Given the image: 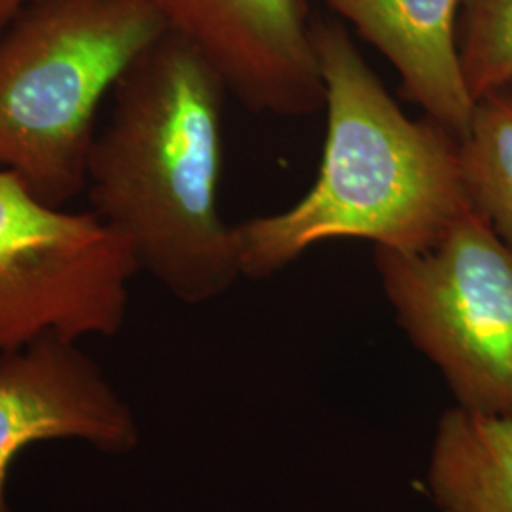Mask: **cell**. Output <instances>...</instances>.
Returning a JSON list of instances; mask_svg holds the SVG:
<instances>
[{
	"label": "cell",
	"instance_id": "obj_1",
	"mask_svg": "<svg viewBox=\"0 0 512 512\" xmlns=\"http://www.w3.org/2000/svg\"><path fill=\"white\" fill-rule=\"evenodd\" d=\"M228 95L211 63L167 31L116 84L86 165L90 211L184 304L211 302L243 277L219 207Z\"/></svg>",
	"mask_w": 512,
	"mask_h": 512
},
{
	"label": "cell",
	"instance_id": "obj_2",
	"mask_svg": "<svg viewBox=\"0 0 512 512\" xmlns=\"http://www.w3.org/2000/svg\"><path fill=\"white\" fill-rule=\"evenodd\" d=\"M311 38L325 86L323 160L289 209L234 224L243 277L277 274L330 239L423 251L473 209L458 137L427 116L408 118L344 25L311 23Z\"/></svg>",
	"mask_w": 512,
	"mask_h": 512
},
{
	"label": "cell",
	"instance_id": "obj_3",
	"mask_svg": "<svg viewBox=\"0 0 512 512\" xmlns=\"http://www.w3.org/2000/svg\"><path fill=\"white\" fill-rule=\"evenodd\" d=\"M167 33L147 0H37L0 31V169L44 202L86 190L97 116Z\"/></svg>",
	"mask_w": 512,
	"mask_h": 512
},
{
	"label": "cell",
	"instance_id": "obj_4",
	"mask_svg": "<svg viewBox=\"0 0 512 512\" xmlns=\"http://www.w3.org/2000/svg\"><path fill=\"white\" fill-rule=\"evenodd\" d=\"M385 298L456 406L512 416V245L475 209L416 253L374 249Z\"/></svg>",
	"mask_w": 512,
	"mask_h": 512
},
{
	"label": "cell",
	"instance_id": "obj_5",
	"mask_svg": "<svg viewBox=\"0 0 512 512\" xmlns=\"http://www.w3.org/2000/svg\"><path fill=\"white\" fill-rule=\"evenodd\" d=\"M139 264L92 211L44 202L0 169V355L118 334Z\"/></svg>",
	"mask_w": 512,
	"mask_h": 512
},
{
	"label": "cell",
	"instance_id": "obj_6",
	"mask_svg": "<svg viewBox=\"0 0 512 512\" xmlns=\"http://www.w3.org/2000/svg\"><path fill=\"white\" fill-rule=\"evenodd\" d=\"M169 33L211 63L256 114L302 118L325 105L304 0H147Z\"/></svg>",
	"mask_w": 512,
	"mask_h": 512
},
{
	"label": "cell",
	"instance_id": "obj_7",
	"mask_svg": "<svg viewBox=\"0 0 512 512\" xmlns=\"http://www.w3.org/2000/svg\"><path fill=\"white\" fill-rule=\"evenodd\" d=\"M139 439L133 410L78 342L48 336L0 355V512H12L10 469L33 444L82 440L122 456Z\"/></svg>",
	"mask_w": 512,
	"mask_h": 512
},
{
	"label": "cell",
	"instance_id": "obj_8",
	"mask_svg": "<svg viewBox=\"0 0 512 512\" xmlns=\"http://www.w3.org/2000/svg\"><path fill=\"white\" fill-rule=\"evenodd\" d=\"M401 76L404 93L458 139L471 124L458 48L461 0H323Z\"/></svg>",
	"mask_w": 512,
	"mask_h": 512
},
{
	"label": "cell",
	"instance_id": "obj_9",
	"mask_svg": "<svg viewBox=\"0 0 512 512\" xmlns=\"http://www.w3.org/2000/svg\"><path fill=\"white\" fill-rule=\"evenodd\" d=\"M427 488L440 512H512V416L446 410L429 452Z\"/></svg>",
	"mask_w": 512,
	"mask_h": 512
},
{
	"label": "cell",
	"instance_id": "obj_10",
	"mask_svg": "<svg viewBox=\"0 0 512 512\" xmlns=\"http://www.w3.org/2000/svg\"><path fill=\"white\" fill-rule=\"evenodd\" d=\"M458 145L471 207L512 245V86L476 101Z\"/></svg>",
	"mask_w": 512,
	"mask_h": 512
},
{
	"label": "cell",
	"instance_id": "obj_11",
	"mask_svg": "<svg viewBox=\"0 0 512 512\" xmlns=\"http://www.w3.org/2000/svg\"><path fill=\"white\" fill-rule=\"evenodd\" d=\"M458 48L475 103L512 86V0H461Z\"/></svg>",
	"mask_w": 512,
	"mask_h": 512
},
{
	"label": "cell",
	"instance_id": "obj_12",
	"mask_svg": "<svg viewBox=\"0 0 512 512\" xmlns=\"http://www.w3.org/2000/svg\"><path fill=\"white\" fill-rule=\"evenodd\" d=\"M37 0H0V31Z\"/></svg>",
	"mask_w": 512,
	"mask_h": 512
}]
</instances>
